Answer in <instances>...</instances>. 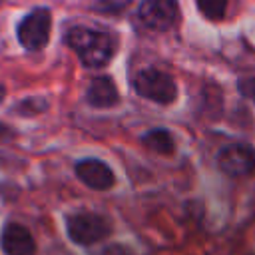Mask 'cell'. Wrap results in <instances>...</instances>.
Segmentation results:
<instances>
[{
  "instance_id": "obj_13",
  "label": "cell",
  "mask_w": 255,
  "mask_h": 255,
  "mask_svg": "<svg viewBox=\"0 0 255 255\" xmlns=\"http://www.w3.org/2000/svg\"><path fill=\"white\" fill-rule=\"evenodd\" d=\"M12 137V128H8L4 122H0V143L8 141Z\"/></svg>"
},
{
  "instance_id": "obj_2",
  "label": "cell",
  "mask_w": 255,
  "mask_h": 255,
  "mask_svg": "<svg viewBox=\"0 0 255 255\" xmlns=\"http://www.w3.org/2000/svg\"><path fill=\"white\" fill-rule=\"evenodd\" d=\"M131 88L137 96H141L149 102L161 104V106H167L177 98L175 80L167 72H163L159 68H151V66L141 68L133 74Z\"/></svg>"
},
{
  "instance_id": "obj_6",
  "label": "cell",
  "mask_w": 255,
  "mask_h": 255,
  "mask_svg": "<svg viewBox=\"0 0 255 255\" xmlns=\"http://www.w3.org/2000/svg\"><path fill=\"white\" fill-rule=\"evenodd\" d=\"M217 167L233 179H243L255 173V149L249 143L235 141L219 149Z\"/></svg>"
},
{
  "instance_id": "obj_11",
  "label": "cell",
  "mask_w": 255,
  "mask_h": 255,
  "mask_svg": "<svg viewBox=\"0 0 255 255\" xmlns=\"http://www.w3.org/2000/svg\"><path fill=\"white\" fill-rule=\"evenodd\" d=\"M227 2L229 0H195L199 12L207 20H211V22H219V20L225 18V14H227Z\"/></svg>"
},
{
  "instance_id": "obj_15",
  "label": "cell",
  "mask_w": 255,
  "mask_h": 255,
  "mask_svg": "<svg viewBox=\"0 0 255 255\" xmlns=\"http://www.w3.org/2000/svg\"><path fill=\"white\" fill-rule=\"evenodd\" d=\"M2 2H6V0H0V4H2Z\"/></svg>"
},
{
  "instance_id": "obj_14",
  "label": "cell",
  "mask_w": 255,
  "mask_h": 255,
  "mask_svg": "<svg viewBox=\"0 0 255 255\" xmlns=\"http://www.w3.org/2000/svg\"><path fill=\"white\" fill-rule=\"evenodd\" d=\"M4 96H6V90H4V86H2V84H0V102H2V100H4Z\"/></svg>"
},
{
  "instance_id": "obj_12",
  "label": "cell",
  "mask_w": 255,
  "mask_h": 255,
  "mask_svg": "<svg viewBox=\"0 0 255 255\" xmlns=\"http://www.w3.org/2000/svg\"><path fill=\"white\" fill-rule=\"evenodd\" d=\"M239 92L251 100H255V78H243L239 80Z\"/></svg>"
},
{
  "instance_id": "obj_5",
  "label": "cell",
  "mask_w": 255,
  "mask_h": 255,
  "mask_svg": "<svg viewBox=\"0 0 255 255\" xmlns=\"http://www.w3.org/2000/svg\"><path fill=\"white\" fill-rule=\"evenodd\" d=\"M139 22L153 32H167L181 20L177 0H143L137 8Z\"/></svg>"
},
{
  "instance_id": "obj_4",
  "label": "cell",
  "mask_w": 255,
  "mask_h": 255,
  "mask_svg": "<svg viewBox=\"0 0 255 255\" xmlns=\"http://www.w3.org/2000/svg\"><path fill=\"white\" fill-rule=\"evenodd\" d=\"M50 30H52V12L48 8H34L20 20L18 40L26 50L38 52L48 44Z\"/></svg>"
},
{
  "instance_id": "obj_1",
  "label": "cell",
  "mask_w": 255,
  "mask_h": 255,
  "mask_svg": "<svg viewBox=\"0 0 255 255\" xmlns=\"http://www.w3.org/2000/svg\"><path fill=\"white\" fill-rule=\"evenodd\" d=\"M68 48H72L86 68H104L112 62L118 40L114 34L90 26H72L64 36Z\"/></svg>"
},
{
  "instance_id": "obj_9",
  "label": "cell",
  "mask_w": 255,
  "mask_h": 255,
  "mask_svg": "<svg viewBox=\"0 0 255 255\" xmlns=\"http://www.w3.org/2000/svg\"><path fill=\"white\" fill-rule=\"evenodd\" d=\"M86 100L94 108H114L120 102V92L108 76H96L88 86Z\"/></svg>"
},
{
  "instance_id": "obj_8",
  "label": "cell",
  "mask_w": 255,
  "mask_h": 255,
  "mask_svg": "<svg viewBox=\"0 0 255 255\" xmlns=\"http://www.w3.org/2000/svg\"><path fill=\"white\" fill-rule=\"evenodd\" d=\"M0 243L6 255H34L36 251V241L32 233L20 223H8L2 231Z\"/></svg>"
},
{
  "instance_id": "obj_3",
  "label": "cell",
  "mask_w": 255,
  "mask_h": 255,
  "mask_svg": "<svg viewBox=\"0 0 255 255\" xmlns=\"http://www.w3.org/2000/svg\"><path fill=\"white\" fill-rule=\"evenodd\" d=\"M66 229H68V237L74 243L88 247L104 241L112 233V223L100 213L80 211L66 217Z\"/></svg>"
},
{
  "instance_id": "obj_7",
  "label": "cell",
  "mask_w": 255,
  "mask_h": 255,
  "mask_svg": "<svg viewBox=\"0 0 255 255\" xmlns=\"http://www.w3.org/2000/svg\"><path fill=\"white\" fill-rule=\"evenodd\" d=\"M76 175L82 183H86L90 189H96V191H106V189L114 187V183H116V175H114L112 167L106 161L94 159V157L78 161Z\"/></svg>"
},
{
  "instance_id": "obj_10",
  "label": "cell",
  "mask_w": 255,
  "mask_h": 255,
  "mask_svg": "<svg viewBox=\"0 0 255 255\" xmlns=\"http://www.w3.org/2000/svg\"><path fill=\"white\" fill-rule=\"evenodd\" d=\"M143 145L155 153H163V155H171L173 149H175V141H173V135L169 129L165 128H155V129H149L143 133L141 137Z\"/></svg>"
}]
</instances>
